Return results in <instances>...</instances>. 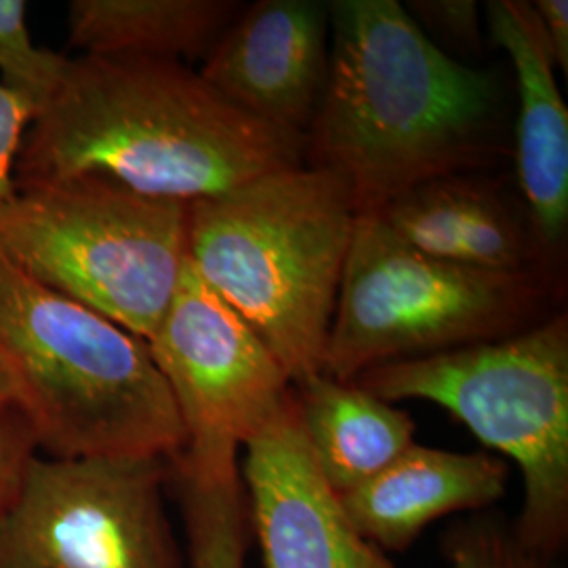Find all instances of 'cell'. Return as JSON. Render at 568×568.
Masks as SVG:
<instances>
[{
    "mask_svg": "<svg viewBox=\"0 0 568 568\" xmlns=\"http://www.w3.org/2000/svg\"><path fill=\"white\" fill-rule=\"evenodd\" d=\"M325 89L304 164L375 213L419 183L495 163L506 98L495 72L450 58L398 0H333Z\"/></svg>",
    "mask_w": 568,
    "mask_h": 568,
    "instance_id": "1",
    "label": "cell"
},
{
    "mask_svg": "<svg viewBox=\"0 0 568 568\" xmlns=\"http://www.w3.org/2000/svg\"><path fill=\"white\" fill-rule=\"evenodd\" d=\"M304 138L248 116L183 61L81 55L30 124L16 175H100L190 204L304 164Z\"/></svg>",
    "mask_w": 568,
    "mask_h": 568,
    "instance_id": "2",
    "label": "cell"
},
{
    "mask_svg": "<svg viewBox=\"0 0 568 568\" xmlns=\"http://www.w3.org/2000/svg\"><path fill=\"white\" fill-rule=\"evenodd\" d=\"M358 211L344 183L297 164L187 204V262L251 326L291 384L323 373Z\"/></svg>",
    "mask_w": 568,
    "mask_h": 568,
    "instance_id": "3",
    "label": "cell"
},
{
    "mask_svg": "<svg viewBox=\"0 0 568 568\" xmlns=\"http://www.w3.org/2000/svg\"><path fill=\"white\" fill-rule=\"evenodd\" d=\"M0 363L41 455L161 457L183 429L148 342L0 260Z\"/></svg>",
    "mask_w": 568,
    "mask_h": 568,
    "instance_id": "4",
    "label": "cell"
},
{
    "mask_svg": "<svg viewBox=\"0 0 568 568\" xmlns=\"http://www.w3.org/2000/svg\"><path fill=\"white\" fill-rule=\"evenodd\" d=\"M387 403L447 408L518 467L514 520L527 548L560 560L568 541V318L556 314L509 337L375 366L354 377Z\"/></svg>",
    "mask_w": 568,
    "mask_h": 568,
    "instance_id": "5",
    "label": "cell"
},
{
    "mask_svg": "<svg viewBox=\"0 0 568 568\" xmlns=\"http://www.w3.org/2000/svg\"><path fill=\"white\" fill-rule=\"evenodd\" d=\"M0 260L150 342L187 264V204L100 175L18 183Z\"/></svg>",
    "mask_w": 568,
    "mask_h": 568,
    "instance_id": "6",
    "label": "cell"
},
{
    "mask_svg": "<svg viewBox=\"0 0 568 568\" xmlns=\"http://www.w3.org/2000/svg\"><path fill=\"white\" fill-rule=\"evenodd\" d=\"M541 276L447 264L400 241L375 213L354 224L323 373L352 382L375 366L509 337L535 325Z\"/></svg>",
    "mask_w": 568,
    "mask_h": 568,
    "instance_id": "7",
    "label": "cell"
},
{
    "mask_svg": "<svg viewBox=\"0 0 568 568\" xmlns=\"http://www.w3.org/2000/svg\"><path fill=\"white\" fill-rule=\"evenodd\" d=\"M161 457L37 455L0 518V568H187Z\"/></svg>",
    "mask_w": 568,
    "mask_h": 568,
    "instance_id": "8",
    "label": "cell"
},
{
    "mask_svg": "<svg viewBox=\"0 0 568 568\" xmlns=\"http://www.w3.org/2000/svg\"><path fill=\"white\" fill-rule=\"evenodd\" d=\"M183 429L171 469L220 474L241 467V448L291 398L278 358L192 270H183L163 325L148 342Z\"/></svg>",
    "mask_w": 568,
    "mask_h": 568,
    "instance_id": "9",
    "label": "cell"
},
{
    "mask_svg": "<svg viewBox=\"0 0 568 568\" xmlns=\"http://www.w3.org/2000/svg\"><path fill=\"white\" fill-rule=\"evenodd\" d=\"M248 528L264 568H398L349 523L312 459L293 392L243 447Z\"/></svg>",
    "mask_w": 568,
    "mask_h": 568,
    "instance_id": "10",
    "label": "cell"
},
{
    "mask_svg": "<svg viewBox=\"0 0 568 568\" xmlns=\"http://www.w3.org/2000/svg\"><path fill=\"white\" fill-rule=\"evenodd\" d=\"M328 2L260 0L204 58L203 81L248 116L304 138L328 72Z\"/></svg>",
    "mask_w": 568,
    "mask_h": 568,
    "instance_id": "11",
    "label": "cell"
},
{
    "mask_svg": "<svg viewBox=\"0 0 568 568\" xmlns=\"http://www.w3.org/2000/svg\"><path fill=\"white\" fill-rule=\"evenodd\" d=\"M485 21L516 74V175L528 222L541 246H558L568 224V110L558 68L530 2L490 0Z\"/></svg>",
    "mask_w": 568,
    "mask_h": 568,
    "instance_id": "12",
    "label": "cell"
},
{
    "mask_svg": "<svg viewBox=\"0 0 568 568\" xmlns=\"http://www.w3.org/2000/svg\"><path fill=\"white\" fill-rule=\"evenodd\" d=\"M375 215L427 257L483 272H532L544 248L527 211L497 183L476 173H453L419 183Z\"/></svg>",
    "mask_w": 568,
    "mask_h": 568,
    "instance_id": "13",
    "label": "cell"
},
{
    "mask_svg": "<svg viewBox=\"0 0 568 568\" xmlns=\"http://www.w3.org/2000/svg\"><path fill=\"white\" fill-rule=\"evenodd\" d=\"M506 488L508 466L501 457L413 443L339 501L366 541L386 554H403L447 516L488 511L504 499Z\"/></svg>",
    "mask_w": 568,
    "mask_h": 568,
    "instance_id": "14",
    "label": "cell"
},
{
    "mask_svg": "<svg viewBox=\"0 0 568 568\" xmlns=\"http://www.w3.org/2000/svg\"><path fill=\"white\" fill-rule=\"evenodd\" d=\"M291 392L312 459L337 497L365 485L415 443L413 417L356 382L316 373Z\"/></svg>",
    "mask_w": 568,
    "mask_h": 568,
    "instance_id": "15",
    "label": "cell"
},
{
    "mask_svg": "<svg viewBox=\"0 0 568 568\" xmlns=\"http://www.w3.org/2000/svg\"><path fill=\"white\" fill-rule=\"evenodd\" d=\"M234 0H72L68 44L82 55L206 58L243 13Z\"/></svg>",
    "mask_w": 568,
    "mask_h": 568,
    "instance_id": "16",
    "label": "cell"
},
{
    "mask_svg": "<svg viewBox=\"0 0 568 568\" xmlns=\"http://www.w3.org/2000/svg\"><path fill=\"white\" fill-rule=\"evenodd\" d=\"M185 527L187 568H246L248 511L241 469L194 476L171 471Z\"/></svg>",
    "mask_w": 568,
    "mask_h": 568,
    "instance_id": "17",
    "label": "cell"
},
{
    "mask_svg": "<svg viewBox=\"0 0 568 568\" xmlns=\"http://www.w3.org/2000/svg\"><path fill=\"white\" fill-rule=\"evenodd\" d=\"M28 2L0 0V77L37 105V114L60 87L70 58L41 49L28 28Z\"/></svg>",
    "mask_w": 568,
    "mask_h": 568,
    "instance_id": "18",
    "label": "cell"
},
{
    "mask_svg": "<svg viewBox=\"0 0 568 568\" xmlns=\"http://www.w3.org/2000/svg\"><path fill=\"white\" fill-rule=\"evenodd\" d=\"M448 568H560L558 560L527 548L516 535L514 520L499 514H469L443 537Z\"/></svg>",
    "mask_w": 568,
    "mask_h": 568,
    "instance_id": "19",
    "label": "cell"
},
{
    "mask_svg": "<svg viewBox=\"0 0 568 568\" xmlns=\"http://www.w3.org/2000/svg\"><path fill=\"white\" fill-rule=\"evenodd\" d=\"M406 13L432 42L474 49L480 42V9L474 0H408Z\"/></svg>",
    "mask_w": 568,
    "mask_h": 568,
    "instance_id": "20",
    "label": "cell"
},
{
    "mask_svg": "<svg viewBox=\"0 0 568 568\" xmlns=\"http://www.w3.org/2000/svg\"><path fill=\"white\" fill-rule=\"evenodd\" d=\"M37 455V440L20 410L16 406L0 408V518L16 504Z\"/></svg>",
    "mask_w": 568,
    "mask_h": 568,
    "instance_id": "21",
    "label": "cell"
},
{
    "mask_svg": "<svg viewBox=\"0 0 568 568\" xmlns=\"http://www.w3.org/2000/svg\"><path fill=\"white\" fill-rule=\"evenodd\" d=\"M34 119L37 105L0 82V204L18 190L21 143Z\"/></svg>",
    "mask_w": 568,
    "mask_h": 568,
    "instance_id": "22",
    "label": "cell"
},
{
    "mask_svg": "<svg viewBox=\"0 0 568 568\" xmlns=\"http://www.w3.org/2000/svg\"><path fill=\"white\" fill-rule=\"evenodd\" d=\"M541 21L544 34L548 39L549 51L556 68L568 72V2L567 0H537L530 2Z\"/></svg>",
    "mask_w": 568,
    "mask_h": 568,
    "instance_id": "23",
    "label": "cell"
},
{
    "mask_svg": "<svg viewBox=\"0 0 568 568\" xmlns=\"http://www.w3.org/2000/svg\"><path fill=\"white\" fill-rule=\"evenodd\" d=\"M16 403V394H13V386H11V379H9V373L7 368L0 363V408L4 406H13Z\"/></svg>",
    "mask_w": 568,
    "mask_h": 568,
    "instance_id": "24",
    "label": "cell"
}]
</instances>
